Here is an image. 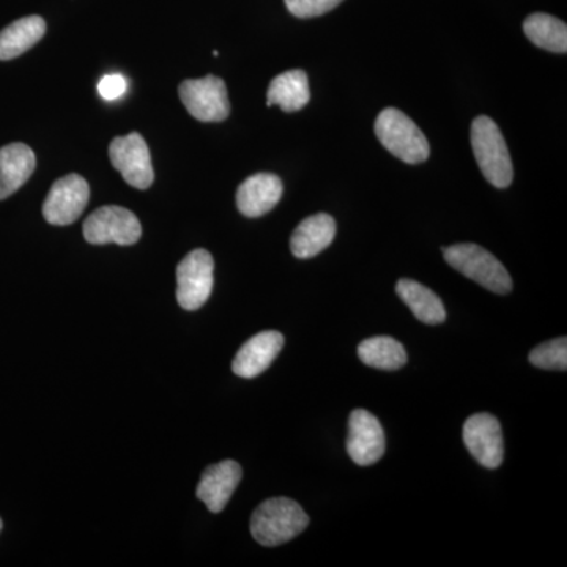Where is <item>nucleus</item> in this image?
Returning a JSON list of instances; mask_svg holds the SVG:
<instances>
[{
  "label": "nucleus",
  "instance_id": "obj_1",
  "mask_svg": "<svg viewBox=\"0 0 567 567\" xmlns=\"http://www.w3.org/2000/svg\"><path fill=\"white\" fill-rule=\"evenodd\" d=\"M309 525L303 507L286 496L270 498L254 511L251 535L260 546L276 547L289 543Z\"/></svg>",
  "mask_w": 567,
  "mask_h": 567
},
{
  "label": "nucleus",
  "instance_id": "obj_2",
  "mask_svg": "<svg viewBox=\"0 0 567 567\" xmlns=\"http://www.w3.org/2000/svg\"><path fill=\"white\" fill-rule=\"evenodd\" d=\"M472 148L481 173L491 185L507 188L513 183V159L505 137L487 115H480L472 123Z\"/></svg>",
  "mask_w": 567,
  "mask_h": 567
},
{
  "label": "nucleus",
  "instance_id": "obj_3",
  "mask_svg": "<svg viewBox=\"0 0 567 567\" xmlns=\"http://www.w3.org/2000/svg\"><path fill=\"white\" fill-rule=\"evenodd\" d=\"M445 260L458 274L498 295L513 290V279L498 259L475 244H461L443 248Z\"/></svg>",
  "mask_w": 567,
  "mask_h": 567
},
{
  "label": "nucleus",
  "instance_id": "obj_4",
  "mask_svg": "<svg viewBox=\"0 0 567 567\" xmlns=\"http://www.w3.org/2000/svg\"><path fill=\"white\" fill-rule=\"evenodd\" d=\"M375 134L380 144L401 162L420 164L431 155L424 133L412 118L395 107H386L380 112L375 121Z\"/></svg>",
  "mask_w": 567,
  "mask_h": 567
},
{
  "label": "nucleus",
  "instance_id": "obj_5",
  "mask_svg": "<svg viewBox=\"0 0 567 567\" xmlns=\"http://www.w3.org/2000/svg\"><path fill=\"white\" fill-rule=\"evenodd\" d=\"M84 238L92 245L137 244L142 235L140 219L133 212L117 205L99 208L84 221Z\"/></svg>",
  "mask_w": 567,
  "mask_h": 567
},
{
  "label": "nucleus",
  "instance_id": "obj_6",
  "mask_svg": "<svg viewBox=\"0 0 567 567\" xmlns=\"http://www.w3.org/2000/svg\"><path fill=\"white\" fill-rule=\"evenodd\" d=\"M178 95L186 110L200 122H223L229 117L230 102L226 82L221 78L205 76L186 80L178 87Z\"/></svg>",
  "mask_w": 567,
  "mask_h": 567
},
{
  "label": "nucleus",
  "instance_id": "obj_7",
  "mask_svg": "<svg viewBox=\"0 0 567 567\" xmlns=\"http://www.w3.org/2000/svg\"><path fill=\"white\" fill-rule=\"evenodd\" d=\"M212 254L205 249L189 252L177 267V301L185 311H197L207 303L213 290Z\"/></svg>",
  "mask_w": 567,
  "mask_h": 567
},
{
  "label": "nucleus",
  "instance_id": "obj_8",
  "mask_svg": "<svg viewBox=\"0 0 567 567\" xmlns=\"http://www.w3.org/2000/svg\"><path fill=\"white\" fill-rule=\"evenodd\" d=\"M91 199L89 183L81 175L70 174L51 186L43 204V216L52 226H69L82 215Z\"/></svg>",
  "mask_w": 567,
  "mask_h": 567
},
{
  "label": "nucleus",
  "instance_id": "obj_9",
  "mask_svg": "<svg viewBox=\"0 0 567 567\" xmlns=\"http://www.w3.org/2000/svg\"><path fill=\"white\" fill-rule=\"evenodd\" d=\"M112 166L122 174L123 181L136 189L151 188L153 166L147 142L140 133L115 137L110 145Z\"/></svg>",
  "mask_w": 567,
  "mask_h": 567
},
{
  "label": "nucleus",
  "instance_id": "obj_10",
  "mask_svg": "<svg viewBox=\"0 0 567 567\" xmlns=\"http://www.w3.org/2000/svg\"><path fill=\"white\" fill-rule=\"evenodd\" d=\"M386 451L385 431L377 416L364 409L353 410L349 417L347 453L357 465H374Z\"/></svg>",
  "mask_w": 567,
  "mask_h": 567
},
{
  "label": "nucleus",
  "instance_id": "obj_11",
  "mask_svg": "<svg viewBox=\"0 0 567 567\" xmlns=\"http://www.w3.org/2000/svg\"><path fill=\"white\" fill-rule=\"evenodd\" d=\"M464 443L470 454L486 468L495 470L503 464L505 442L502 425L491 413H476L465 421Z\"/></svg>",
  "mask_w": 567,
  "mask_h": 567
},
{
  "label": "nucleus",
  "instance_id": "obj_12",
  "mask_svg": "<svg viewBox=\"0 0 567 567\" xmlns=\"http://www.w3.org/2000/svg\"><path fill=\"white\" fill-rule=\"evenodd\" d=\"M244 470L235 461H223L204 470L196 495L213 514L223 513L240 484Z\"/></svg>",
  "mask_w": 567,
  "mask_h": 567
},
{
  "label": "nucleus",
  "instance_id": "obj_13",
  "mask_svg": "<svg viewBox=\"0 0 567 567\" xmlns=\"http://www.w3.org/2000/svg\"><path fill=\"white\" fill-rule=\"evenodd\" d=\"M284 336L279 331H262L246 341L235 354L233 371L244 379H254L267 371L281 353Z\"/></svg>",
  "mask_w": 567,
  "mask_h": 567
},
{
  "label": "nucleus",
  "instance_id": "obj_14",
  "mask_svg": "<svg viewBox=\"0 0 567 567\" xmlns=\"http://www.w3.org/2000/svg\"><path fill=\"white\" fill-rule=\"evenodd\" d=\"M284 186L275 174L260 173L246 178L237 192V207L246 218H259L281 200Z\"/></svg>",
  "mask_w": 567,
  "mask_h": 567
},
{
  "label": "nucleus",
  "instance_id": "obj_15",
  "mask_svg": "<svg viewBox=\"0 0 567 567\" xmlns=\"http://www.w3.org/2000/svg\"><path fill=\"white\" fill-rule=\"evenodd\" d=\"M35 153L21 142L0 148V200L18 192L35 171Z\"/></svg>",
  "mask_w": 567,
  "mask_h": 567
},
{
  "label": "nucleus",
  "instance_id": "obj_16",
  "mask_svg": "<svg viewBox=\"0 0 567 567\" xmlns=\"http://www.w3.org/2000/svg\"><path fill=\"white\" fill-rule=\"evenodd\" d=\"M334 237V218L327 213H317L303 219L293 230L290 249L298 259H311L333 244Z\"/></svg>",
  "mask_w": 567,
  "mask_h": 567
},
{
  "label": "nucleus",
  "instance_id": "obj_17",
  "mask_svg": "<svg viewBox=\"0 0 567 567\" xmlns=\"http://www.w3.org/2000/svg\"><path fill=\"white\" fill-rule=\"evenodd\" d=\"M44 33H47V22L37 14L11 22L0 31V61L20 58L25 51L35 47L43 39Z\"/></svg>",
  "mask_w": 567,
  "mask_h": 567
},
{
  "label": "nucleus",
  "instance_id": "obj_18",
  "mask_svg": "<svg viewBox=\"0 0 567 567\" xmlns=\"http://www.w3.org/2000/svg\"><path fill=\"white\" fill-rule=\"evenodd\" d=\"M311 100L308 74L303 70H290L271 81L267 93L268 106H279L284 112L303 110Z\"/></svg>",
  "mask_w": 567,
  "mask_h": 567
},
{
  "label": "nucleus",
  "instance_id": "obj_19",
  "mask_svg": "<svg viewBox=\"0 0 567 567\" xmlns=\"http://www.w3.org/2000/svg\"><path fill=\"white\" fill-rule=\"evenodd\" d=\"M395 292L409 306L420 322L425 324H440L445 322L446 309L439 295L432 292L423 284L413 279H401L395 284Z\"/></svg>",
  "mask_w": 567,
  "mask_h": 567
},
{
  "label": "nucleus",
  "instance_id": "obj_20",
  "mask_svg": "<svg viewBox=\"0 0 567 567\" xmlns=\"http://www.w3.org/2000/svg\"><path fill=\"white\" fill-rule=\"evenodd\" d=\"M358 357L369 368L382 371H398L406 364L404 346L390 336L365 339L358 346Z\"/></svg>",
  "mask_w": 567,
  "mask_h": 567
},
{
  "label": "nucleus",
  "instance_id": "obj_21",
  "mask_svg": "<svg viewBox=\"0 0 567 567\" xmlns=\"http://www.w3.org/2000/svg\"><path fill=\"white\" fill-rule=\"evenodd\" d=\"M524 32L537 48L565 54L567 51V25L547 13L529 14L524 22Z\"/></svg>",
  "mask_w": 567,
  "mask_h": 567
},
{
  "label": "nucleus",
  "instance_id": "obj_22",
  "mask_svg": "<svg viewBox=\"0 0 567 567\" xmlns=\"http://www.w3.org/2000/svg\"><path fill=\"white\" fill-rule=\"evenodd\" d=\"M529 363L546 371H566L567 339L558 338L537 346L529 353Z\"/></svg>",
  "mask_w": 567,
  "mask_h": 567
},
{
  "label": "nucleus",
  "instance_id": "obj_23",
  "mask_svg": "<svg viewBox=\"0 0 567 567\" xmlns=\"http://www.w3.org/2000/svg\"><path fill=\"white\" fill-rule=\"evenodd\" d=\"M287 10L297 18H316L322 17L336 9L342 0H284Z\"/></svg>",
  "mask_w": 567,
  "mask_h": 567
},
{
  "label": "nucleus",
  "instance_id": "obj_24",
  "mask_svg": "<svg viewBox=\"0 0 567 567\" xmlns=\"http://www.w3.org/2000/svg\"><path fill=\"white\" fill-rule=\"evenodd\" d=\"M126 89H128V84H126L122 74H107L99 84L100 95L107 102H115V100L121 99Z\"/></svg>",
  "mask_w": 567,
  "mask_h": 567
},
{
  "label": "nucleus",
  "instance_id": "obj_25",
  "mask_svg": "<svg viewBox=\"0 0 567 567\" xmlns=\"http://www.w3.org/2000/svg\"><path fill=\"white\" fill-rule=\"evenodd\" d=\"M2 528H3V522H2V518H0V532H2Z\"/></svg>",
  "mask_w": 567,
  "mask_h": 567
}]
</instances>
